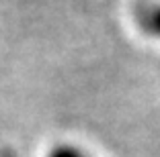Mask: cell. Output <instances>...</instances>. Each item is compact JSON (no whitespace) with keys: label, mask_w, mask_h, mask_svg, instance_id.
I'll return each instance as SVG.
<instances>
[{"label":"cell","mask_w":160,"mask_h":157,"mask_svg":"<svg viewBox=\"0 0 160 157\" xmlns=\"http://www.w3.org/2000/svg\"><path fill=\"white\" fill-rule=\"evenodd\" d=\"M129 19L138 35L160 45V0H133Z\"/></svg>","instance_id":"1"}]
</instances>
